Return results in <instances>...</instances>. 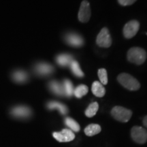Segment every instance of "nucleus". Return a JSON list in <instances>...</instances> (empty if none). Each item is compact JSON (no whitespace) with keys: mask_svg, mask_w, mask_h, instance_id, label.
<instances>
[{"mask_svg":"<svg viewBox=\"0 0 147 147\" xmlns=\"http://www.w3.org/2000/svg\"><path fill=\"white\" fill-rule=\"evenodd\" d=\"M117 80L123 87L129 91H137L140 87L138 80L129 74H121L117 77Z\"/></svg>","mask_w":147,"mask_h":147,"instance_id":"nucleus-1","label":"nucleus"},{"mask_svg":"<svg viewBox=\"0 0 147 147\" xmlns=\"http://www.w3.org/2000/svg\"><path fill=\"white\" fill-rule=\"evenodd\" d=\"M146 53L140 47H133L127 52V59L131 63L141 65L146 61Z\"/></svg>","mask_w":147,"mask_h":147,"instance_id":"nucleus-2","label":"nucleus"},{"mask_svg":"<svg viewBox=\"0 0 147 147\" xmlns=\"http://www.w3.org/2000/svg\"><path fill=\"white\" fill-rule=\"evenodd\" d=\"M111 115L116 120L126 123L129 121L132 116V112L121 106H115L111 110Z\"/></svg>","mask_w":147,"mask_h":147,"instance_id":"nucleus-3","label":"nucleus"},{"mask_svg":"<svg viewBox=\"0 0 147 147\" xmlns=\"http://www.w3.org/2000/svg\"><path fill=\"white\" fill-rule=\"evenodd\" d=\"M131 136L134 142L144 144L147 142V130L140 126H134L131 130Z\"/></svg>","mask_w":147,"mask_h":147,"instance_id":"nucleus-4","label":"nucleus"},{"mask_svg":"<svg viewBox=\"0 0 147 147\" xmlns=\"http://www.w3.org/2000/svg\"><path fill=\"white\" fill-rule=\"evenodd\" d=\"M96 43L99 47L102 48H108L111 46V36H110L109 31L107 28L104 27L100 31V32L97 35Z\"/></svg>","mask_w":147,"mask_h":147,"instance_id":"nucleus-5","label":"nucleus"},{"mask_svg":"<svg viewBox=\"0 0 147 147\" xmlns=\"http://www.w3.org/2000/svg\"><path fill=\"white\" fill-rule=\"evenodd\" d=\"M140 28V23L136 20L129 21L125 24L123 28V35L125 38L129 39L136 35Z\"/></svg>","mask_w":147,"mask_h":147,"instance_id":"nucleus-6","label":"nucleus"},{"mask_svg":"<svg viewBox=\"0 0 147 147\" xmlns=\"http://www.w3.org/2000/svg\"><path fill=\"white\" fill-rule=\"evenodd\" d=\"M34 71L37 75L40 76H47L54 71V67L51 64L40 62L34 66Z\"/></svg>","mask_w":147,"mask_h":147,"instance_id":"nucleus-7","label":"nucleus"},{"mask_svg":"<svg viewBox=\"0 0 147 147\" xmlns=\"http://www.w3.org/2000/svg\"><path fill=\"white\" fill-rule=\"evenodd\" d=\"M53 137L60 142H68L72 141L75 138L74 132L68 129H63L60 132H54Z\"/></svg>","mask_w":147,"mask_h":147,"instance_id":"nucleus-8","label":"nucleus"},{"mask_svg":"<svg viewBox=\"0 0 147 147\" xmlns=\"http://www.w3.org/2000/svg\"><path fill=\"white\" fill-rule=\"evenodd\" d=\"M78 16L79 21L82 23H87L89 21L91 17V8L89 3L86 0L82 1Z\"/></svg>","mask_w":147,"mask_h":147,"instance_id":"nucleus-9","label":"nucleus"},{"mask_svg":"<svg viewBox=\"0 0 147 147\" xmlns=\"http://www.w3.org/2000/svg\"><path fill=\"white\" fill-rule=\"evenodd\" d=\"M11 115L18 119H27L32 115V110L27 106H18L11 110Z\"/></svg>","mask_w":147,"mask_h":147,"instance_id":"nucleus-10","label":"nucleus"},{"mask_svg":"<svg viewBox=\"0 0 147 147\" xmlns=\"http://www.w3.org/2000/svg\"><path fill=\"white\" fill-rule=\"evenodd\" d=\"M67 45L74 47H80L84 45V40L80 35L76 33H69L65 36Z\"/></svg>","mask_w":147,"mask_h":147,"instance_id":"nucleus-11","label":"nucleus"},{"mask_svg":"<svg viewBox=\"0 0 147 147\" xmlns=\"http://www.w3.org/2000/svg\"><path fill=\"white\" fill-rule=\"evenodd\" d=\"M49 87L51 92L58 96H65L63 84L57 80H52L49 83Z\"/></svg>","mask_w":147,"mask_h":147,"instance_id":"nucleus-12","label":"nucleus"},{"mask_svg":"<svg viewBox=\"0 0 147 147\" xmlns=\"http://www.w3.org/2000/svg\"><path fill=\"white\" fill-rule=\"evenodd\" d=\"M56 62L61 67H66L69 66L73 61V57L71 55L67 54V53H63L57 56Z\"/></svg>","mask_w":147,"mask_h":147,"instance_id":"nucleus-13","label":"nucleus"},{"mask_svg":"<svg viewBox=\"0 0 147 147\" xmlns=\"http://www.w3.org/2000/svg\"><path fill=\"white\" fill-rule=\"evenodd\" d=\"M12 78L14 82L17 83H24L28 80V74L24 70H16L14 71L12 75Z\"/></svg>","mask_w":147,"mask_h":147,"instance_id":"nucleus-14","label":"nucleus"},{"mask_svg":"<svg viewBox=\"0 0 147 147\" xmlns=\"http://www.w3.org/2000/svg\"><path fill=\"white\" fill-rule=\"evenodd\" d=\"M92 93L96 97H102L105 95L106 89L104 87L103 84L99 81H95L92 84L91 87Z\"/></svg>","mask_w":147,"mask_h":147,"instance_id":"nucleus-15","label":"nucleus"},{"mask_svg":"<svg viewBox=\"0 0 147 147\" xmlns=\"http://www.w3.org/2000/svg\"><path fill=\"white\" fill-rule=\"evenodd\" d=\"M47 108L49 110H54L57 109L60 112L61 115H65L67 113V108L62 103H60L59 102H55V101H52V102H49L47 104Z\"/></svg>","mask_w":147,"mask_h":147,"instance_id":"nucleus-16","label":"nucleus"},{"mask_svg":"<svg viewBox=\"0 0 147 147\" xmlns=\"http://www.w3.org/2000/svg\"><path fill=\"white\" fill-rule=\"evenodd\" d=\"M101 131V127L98 124H90L84 129V133L88 136H93Z\"/></svg>","mask_w":147,"mask_h":147,"instance_id":"nucleus-17","label":"nucleus"},{"mask_svg":"<svg viewBox=\"0 0 147 147\" xmlns=\"http://www.w3.org/2000/svg\"><path fill=\"white\" fill-rule=\"evenodd\" d=\"M69 66H70L71 72L74 74V76L79 77V78H82V77L84 76V73L81 70V68H80V65H79L78 62H77L76 61L73 60Z\"/></svg>","mask_w":147,"mask_h":147,"instance_id":"nucleus-18","label":"nucleus"},{"mask_svg":"<svg viewBox=\"0 0 147 147\" xmlns=\"http://www.w3.org/2000/svg\"><path fill=\"white\" fill-rule=\"evenodd\" d=\"M63 87L65 95L67 97H71L74 94L73 84L68 79H65L63 82Z\"/></svg>","mask_w":147,"mask_h":147,"instance_id":"nucleus-19","label":"nucleus"},{"mask_svg":"<svg viewBox=\"0 0 147 147\" xmlns=\"http://www.w3.org/2000/svg\"><path fill=\"white\" fill-rule=\"evenodd\" d=\"M65 123L72 131L78 132L80 131V127L79 124L76 121H74L70 117H67V118L65 119Z\"/></svg>","mask_w":147,"mask_h":147,"instance_id":"nucleus-20","label":"nucleus"},{"mask_svg":"<svg viewBox=\"0 0 147 147\" xmlns=\"http://www.w3.org/2000/svg\"><path fill=\"white\" fill-rule=\"evenodd\" d=\"M88 93V87L85 84H80L74 90V94L77 98H81Z\"/></svg>","mask_w":147,"mask_h":147,"instance_id":"nucleus-21","label":"nucleus"},{"mask_svg":"<svg viewBox=\"0 0 147 147\" xmlns=\"http://www.w3.org/2000/svg\"><path fill=\"white\" fill-rule=\"evenodd\" d=\"M99 108V105L97 102H93L91 103L90 105L88 106L87 110H85V115L87 117H93V116L96 115L97 110Z\"/></svg>","mask_w":147,"mask_h":147,"instance_id":"nucleus-22","label":"nucleus"},{"mask_svg":"<svg viewBox=\"0 0 147 147\" xmlns=\"http://www.w3.org/2000/svg\"><path fill=\"white\" fill-rule=\"evenodd\" d=\"M98 77L100 78V82L102 84H107L108 83V75L107 71L105 69L101 68L98 70Z\"/></svg>","mask_w":147,"mask_h":147,"instance_id":"nucleus-23","label":"nucleus"},{"mask_svg":"<svg viewBox=\"0 0 147 147\" xmlns=\"http://www.w3.org/2000/svg\"><path fill=\"white\" fill-rule=\"evenodd\" d=\"M137 0H118L119 3H120L121 5H129L133 4L134 3H135Z\"/></svg>","mask_w":147,"mask_h":147,"instance_id":"nucleus-24","label":"nucleus"},{"mask_svg":"<svg viewBox=\"0 0 147 147\" xmlns=\"http://www.w3.org/2000/svg\"><path fill=\"white\" fill-rule=\"evenodd\" d=\"M143 125L147 127V116L144 117V119H143Z\"/></svg>","mask_w":147,"mask_h":147,"instance_id":"nucleus-25","label":"nucleus"},{"mask_svg":"<svg viewBox=\"0 0 147 147\" xmlns=\"http://www.w3.org/2000/svg\"><path fill=\"white\" fill-rule=\"evenodd\" d=\"M146 35H147V33H146Z\"/></svg>","mask_w":147,"mask_h":147,"instance_id":"nucleus-26","label":"nucleus"}]
</instances>
